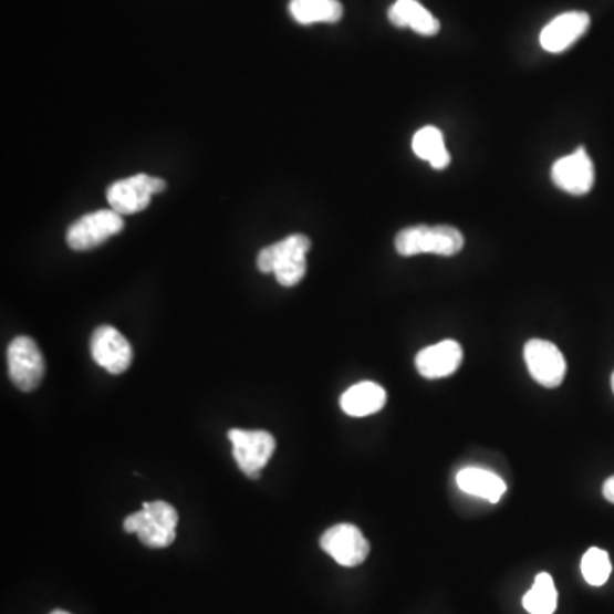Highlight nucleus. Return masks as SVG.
<instances>
[{"label": "nucleus", "mask_w": 614, "mask_h": 614, "mask_svg": "<svg viewBox=\"0 0 614 614\" xmlns=\"http://www.w3.org/2000/svg\"><path fill=\"white\" fill-rule=\"evenodd\" d=\"M456 483L468 496L478 497L490 503L500 502L507 491L506 481L499 475L481 468L461 469L456 477Z\"/></svg>", "instance_id": "nucleus-16"}, {"label": "nucleus", "mask_w": 614, "mask_h": 614, "mask_svg": "<svg viewBox=\"0 0 614 614\" xmlns=\"http://www.w3.org/2000/svg\"><path fill=\"white\" fill-rule=\"evenodd\" d=\"M462 348L455 340H443L427 346L415 357L418 374L425 379H443L452 376L461 367Z\"/></svg>", "instance_id": "nucleus-12"}, {"label": "nucleus", "mask_w": 614, "mask_h": 614, "mask_svg": "<svg viewBox=\"0 0 614 614\" xmlns=\"http://www.w3.org/2000/svg\"><path fill=\"white\" fill-rule=\"evenodd\" d=\"M465 246L459 229L452 226H412L396 236L395 248L402 257L433 253L439 257H455Z\"/></svg>", "instance_id": "nucleus-2"}, {"label": "nucleus", "mask_w": 614, "mask_h": 614, "mask_svg": "<svg viewBox=\"0 0 614 614\" xmlns=\"http://www.w3.org/2000/svg\"><path fill=\"white\" fill-rule=\"evenodd\" d=\"M387 18L395 27L412 28L424 37H434L440 30L436 15L428 12L418 0H396L387 11Z\"/></svg>", "instance_id": "nucleus-15"}, {"label": "nucleus", "mask_w": 614, "mask_h": 614, "mask_svg": "<svg viewBox=\"0 0 614 614\" xmlns=\"http://www.w3.org/2000/svg\"><path fill=\"white\" fill-rule=\"evenodd\" d=\"M91 355L110 374H122L131 367L134 351L128 340L116 327L103 324L91 336Z\"/></svg>", "instance_id": "nucleus-10"}, {"label": "nucleus", "mask_w": 614, "mask_h": 614, "mask_svg": "<svg viewBox=\"0 0 614 614\" xmlns=\"http://www.w3.org/2000/svg\"><path fill=\"white\" fill-rule=\"evenodd\" d=\"M50 614H71V613H67V611L56 610V611H53V613H50Z\"/></svg>", "instance_id": "nucleus-22"}, {"label": "nucleus", "mask_w": 614, "mask_h": 614, "mask_svg": "<svg viewBox=\"0 0 614 614\" xmlns=\"http://www.w3.org/2000/svg\"><path fill=\"white\" fill-rule=\"evenodd\" d=\"M524 361L532 379L541 386L559 387L565 379V357L555 343L529 340L524 345Z\"/></svg>", "instance_id": "nucleus-8"}, {"label": "nucleus", "mask_w": 614, "mask_h": 614, "mask_svg": "<svg viewBox=\"0 0 614 614\" xmlns=\"http://www.w3.org/2000/svg\"><path fill=\"white\" fill-rule=\"evenodd\" d=\"M166 190V181L149 175H135L113 183L106 191L110 207L119 216H132L149 207L154 195Z\"/></svg>", "instance_id": "nucleus-5"}, {"label": "nucleus", "mask_w": 614, "mask_h": 614, "mask_svg": "<svg viewBox=\"0 0 614 614\" xmlns=\"http://www.w3.org/2000/svg\"><path fill=\"white\" fill-rule=\"evenodd\" d=\"M386 389L373 381H364L348 387L340 398V406L351 417L361 418L377 414L386 405Z\"/></svg>", "instance_id": "nucleus-14"}, {"label": "nucleus", "mask_w": 614, "mask_h": 614, "mask_svg": "<svg viewBox=\"0 0 614 614\" xmlns=\"http://www.w3.org/2000/svg\"><path fill=\"white\" fill-rule=\"evenodd\" d=\"M310 250L311 239L308 236H287L282 241L267 246L258 253V270L261 273H273L280 285H298L308 272L305 257Z\"/></svg>", "instance_id": "nucleus-1"}, {"label": "nucleus", "mask_w": 614, "mask_h": 614, "mask_svg": "<svg viewBox=\"0 0 614 614\" xmlns=\"http://www.w3.org/2000/svg\"><path fill=\"white\" fill-rule=\"evenodd\" d=\"M589 24H591V18L585 12H563L543 28L540 45L550 53L565 52L579 38L584 37Z\"/></svg>", "instance_id": "nucleus-13"}, {"label": "nucleus", "mask_w": 614, "mask_h": 614, "mask_svg": "<svg viewBox=\"0 0 614 614\" xmlns=\"http://www.w3.org/2000/svg\"><path fill=\"white\" fill-rule=\"evenodd\" d=\"M320 544L342 566L361 565L371 553V544L354 524L333 525L321 537Z\"/></svg>", "instance_id": "nucleus-9"}, {"label": "nucleus", "mask_w": 614, "mask_h": 614, "mask_svg": "<svg viewBox=\"0 0 614 614\" xmlns=\"http://www.w3.org/2000/svg\"><path fill=\"white\" fill-rule=\"evenodd\" d=\"M178 512L171 503L146 502L135 514L123 522L125 532H135L138 540L149 548H166L175 541Z\"/></svg>", "instance_id": "nucleus-3"}, {"label": "nucleus", "mask_w": 614, "mask_h": 614, "mask_svg": "<svg viewBox=\"0 0 614 614\" xmlns=\"http://www.w3.org/2000/svg\"><path fill=\"white\" fill-rule=\"evenodd\" d=\"M414 153L427 160L434 169H446L450 163L449 150L444 144L443 132L437 127H424L414 135L412 141Z\"/></svg>", "instance_id": "nucleus-18"}, {"label": "nucleus", "mask_w": 614, "mask_h": 614, "mask_svg": "<svg viewBox=\"0 0 614 614\" xmlns=\"http://www.w3.org/2000/svg\"><path fill=\"white\" fill-rule=\"evenodd\" d=\"M522 606L529 614H553L559 606V592L550 573H538L531 591L522 600Z\"/></svg>", "instance_id": "nucleus-19"}, {"label": "nucleus", "mask_w": 614, "mask_h": 614, "mask_svg": "<svg viewBox=\"0 0 614 614\" xmlns=\"http://www.w3.org/2000/svg\"><path fill=\"white\" fill-rule=\"evenodd\" d=\"M581 570L589 585L601 587L610 579L613 565H611L610 555L606 551L601 550V548H591L582 556Z\"/></svg>", "instance_id": "nucleus-20"}, {"label": "nucleus", "mask_w": 614, "mask_h": 614, "mask_svg": "<svg viewBox=\"0 0 614 614\" xmlns=\"http://www.w3.org/2000/svg\"><path fill=\"white\" fill-rule=\"evenodd\" d=\"M232 444L236 465L251 480L260 478L261 469L269 465L275 452V437L264 430H241L232 428L228 434Z\"/></svg>", "instance_id": "nucleus-4"}, {"label": "nucleus", "mask_w": 614, "mask_h": 614, "mask_svg": "<svg viewBox=\"0 0 614 614\" xmlns=\"http://www.w3.org/2000/svg\"><path fill=\"white\" fill-rule=\"evenodd\" d=\"M603 496L607 502L614 503V477L607 478L603 485Z\"/></svg>", "instance_id": "nucleus-21"}, {"label": "nucleus", "mask_w": 614, "mask_h": 614, "mask_svg": "<svg viewBox=\"0 0 614 614\" xmlns=\"http://www.w3.org/2000/svg\"><path fill=\"white\" fill-rule=\"evenodd\" d=\"M594 178V164L584 147H579L575 153L556 160L551 168V179L556 187L577 197L592 190Z\"/></svg>", "instance_id": "nucleus-11"}, {"label": "nucleus", "mask_w": 614, "mask_h": 614, "mask_svg": "<svg viewBox=\"0 0 614 614\" xmlns=\"http://www.w3.org/2000/svg\"><path fill=\"white\" fill-rule=\"evenodd\" d=\"M123 217L115 210H97L75 220L67 231V244L75 251H87L122 232Z\"/></svg>", "instance_id": "nucleus-7"}, {"label": "nucleus", "mask_w": 614, "mask_h": 614, "mask_svg": "<svg viewBox=\"0 0 614 614\" xmlns=\"http://www.w3.org/2000/svg\"><path fill=\"white\" fill-rule=\"evenodd\" d=\"M289 11L299 24L308 27L314 23H339L343 6L339 0H291Z\"/></svg>", "instance_id": "nucleus-17"}, {"label": "nucleus", "mask_w": 614, "mask_h": 614, "mask_svg": "<svg viewBox=\"0 0 614 614\" xmlns=\"http://www.w3.org/2000/svg\"><path fill=\"white\" fill-rule=\"evenodd\" d=\"M9 376L21 392H33L45 376V361L37 342L30 336H18L8 348Z\"/></svg>", "instance_id": "nucleus-6"}, {"label": "nucleus", "mask_w": 614, "mask_h": 614, "mask_svg": "<svg viewBox=\"0 0 614 614\" xmlns=\"http://www.w3.org/2000/svg\"><path fill=\"white\" fill-rule=\"evenodd\" d=\"M611 387H613V393H614V374H613V377H611Z\"/></svg>", "instance_id": "nucleus-23"}]
</instances>
